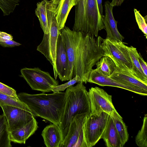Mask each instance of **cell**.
I'll use <instances>...</instances> for the list:
<instances>
[{
  "label": "cell",
  "instance_id": "13",
  "mask_svg": "<svg viewBox=\"0 0 147 147\" xmlns=\"http://www.w3.org/2000/svg\"><path fill=\"white\" fill-rule=\"evenodd\" d=\"M56 65L58 76L62 82L69 80L70 69L66 49L60 33L57 45Z\"/></svg>",
  "mask_w": 147,
  "mask_h": 147
},
{
  "label": "cell",
  "instance_id": "9",
  "mask_svg": "<svg viewBox=\"0 0 147 147\" xmlns=\"http://www.w3.org/2000/svg\"><path fill=\"white\" fill-rule=\"evenodd\" d=\"M86 114L74 116L67 134L59 147H87L84 135L83 126L87 117Z\"/></svg>",
  "mask_w": 147,
  "mask_h": 147
},
{
  "label": "cell",
  "instance_id": "23",
  "mask_svg": "<svg viewBox=\"0 0 147 147\" xmlns=\"http://www.w3.org/2000/svg\"><path fill=\"white\" fill-rule=\"evenodd\" d=\"M96 69L100 73L107 76H109L116 68L114 62L109 57L103 56L97 62Z\"/></svg>",
  "mask_w": 147,
  "mask_h": 147
},
{
  "label": "cell",
  "instance_id": "14",
  "mask_svg": "<svg viewBox=\"0 0 147 147\" xmlns=\"http://www.w3.org/2000/svg\"><path fill=\"white\" fill-rule=\"evenodd\" d=\"M116 65V68L110 78L122 84L147 91V84L134 76L125 65L121 64Z\"/></svg>",
  "mask_w": 147,
  "mask_h": 147
},
{
  "label": "cell",
  "instance_id": "2",
  "mask_svg": "<svg viewBox=\"0 0 147 147\" xmlns=\"http://www.w3.org/2000/svg\"><path fill=\"white\" fill-rule=\"evenodd\" d=\"M17 94L34 117H40L59 125L66 102L65 92L36 94L21 92Z\"/></svg>",
  "mask_w": 147,
  "mask_h": 147
},
{
  "label": "cell",
  "instance_id": "25",
  "mask_svg": "<svg viewBox=\"0 0 147 147\" xmlns=\"http://www.w3.org/2000/svg\"><path fill=\"white\" fill-rule=\"evenodd\" d=\"M135 142L139 147H147V114L145 115L141 129L135 137Z\"/></svg>",
  "mask_w": 147,
  "mask_h": 147
},
{
  "label": "cell",
  "instance_id": "30",
  "mask_svg": "<svg viewBox=\"0 0 147 147\" xmlns=\"http://www.w3.org/2000/svg\"><path fill=\"white\" fill-rule=\"evenodd\" d=\"M80 77L76 76L74 78L70 80L67 82L60 85H58L52 88L51 91L53 93H57L64 91L66 88L71 86H73L77 82H81Z\"/></svg>",
  "mask_w": 147,
  "mask_h": 147
},
{
  "label": "cell",
  "instance_id": "32",
  "mask_svg": "<svg viewBox=\"0 0 147 147\" xmlns=\"http://www.w3.org/2000/svg\"><path fill=\"white\" fill-rule=\"evenodd\" d=\"M0 45L4 47H10L19 46L21 45L20 43L13 40L0 41Z\"/></svg>",
  "mask_w": 147,
  "mask_h": 147
},
{
  "label": "cell",
  "instance_id": "1",
  "mask_svg": "<svg viewBox=\"0 0 147 147\" xmlns=\"http://www.w3.org/2000/svg\"><path fill=\"white\" fill-rule=\"evenodd\" d=\"M60 32L68 59L69 80L78 76L81 82L86 84L93 67L104 56L101 46L103 38L71 30L66 26Z\"/></svg>",
  "mask_w": 147,
  "mask_h": 147
},
{
  "label": "cell",
  "instance_id": "33",
  "mask_svg": "<svg viewBox=\"0 0 147 147\" xmlns=\"http://www.w3.org/2000/svg\"><path fill=\"white\" fill-rule=\"evenodd\" d=\"M138 59L143 71L145 75L147 77V65L146 63L144 61L140 53H138Z\"/></svg>",
  "mask_w": 147,
  "mask_h": 147
},
{
  "label": "cell",
  "instance_id": "22",
  "mask_svg": "<svg viewBox=\"0 0 147 147\" xmlns=\"http://www.w3.org/2000/svg\"><path fill=\"white\" fill-rule=\"evenodd\" d=\"M48 0H43L38 2L35 10V14L39 20L40 26L44 34L49 32L47 12V6Z\"/></svg>",
  "mask_w": 147,
  "mask_h": 147
},
{
  "label": "cell",
  "instance_id": "37",
  "mask_svg": "<svg viewBox=\"0 0 147 147\" xmlns=\"http://www.w3.org/2000/svg\"><path fill=\"white\" fill-rule=\"evenodd\" d=\"M60 0H51L53 5L56 7Z\"/></svg>",
  "mask_w": 147,
  "mask_h": 147
},
{
  "label": "cell",
  "instance_id": "31",
  "mask_svg": "<svg viewBox=\"0 0 147 147\" xmlns=\"http://www.w3.org/2000/svg\"><path fill=\"white\" fill-rule=\"evenodd\" d=\"M0 93L19 100L16 91L12 88L0 82Z\"/></svg>",
  "mask_w": 147,
  "mask_h": 147
},
{
  "label": "cell",
  "instance_id": "7",
  "mask_svg": "<svg viewBox=\"0 0 147 147\" xmlns=\"http://www.w3.org/2000/svg\"><path fill=\"white\" fill-rule=\"evenodd\" d=\"M109 115L102 113L97 115L90 114L86 118L83 126L84 140L87 147H92L101 138Z\"/></svg>",
  "mask_w": 147,
  "mask_h": 147
},
{
  "label": "cell",
  "instance_id": "4",
  "mask_svg": "<svg viewBox=\"0 0 147 147\" xmlns=\"http://www.w3.org/2000/svg\"><path fill=\"white\" fill-rule=\"evenodd\" d=\"M56 7L52 2L48 1L47 12L49 32L44 34L42 42L37 46V50L43 55L52 65L55 79L56 80L57 71L56 65L57 40L60 30L55 16Z\"/></svg>",
  "mask_w": 147,
  "mask_h": 147
},
{
  "label": "cell",
  "instance_id": "20",
  "mask_svg": "<svg viewBox=\"0 0 147 147\" xmlns=\"http://www.w3.org/2000/svg\"><path fill=\"white\" fill-rule=\"evenodd\" d=\"M128 49L132 64L131 72L136 78L147 84V77L145 76L141 67L138 58V53L136 48L131 46L128 47Z\"/></svg>",
  "mask_w": 147,
  "mask_h": 147
},
{
  "label": "cell",
  "instance_id": "35",
  "mask_svg": "<svg viewBox=\"0 0 147 147\" xmlns=\"http://www.w3.org/2000/svg\"><path fill=\"white\" fill-rule=\"evenodd\" d=\"M124 0H112L111 2L110 3V4L113 7L120 6L123 3Z\"/></svg>",
  "mask_w": 147,
  "mask_h": 147
},
{
  "label": "cell",
  "instance_id": "8",
  "mask_svg": "<svg viewBox=\"0 0 147 147\" xmlns=\"http://www.w3.org/2000/svg\"><path fill=\"white\" fill-rule=\"evenodd\" d=\"M101 46L104 56L109 57L114 62L124 64L131 69L132 64L128 47L122 42L106 38L103 39Z\"/></svg>",
  "mask_w": 147,
  "mask_h": 147
},
{
  "label": "cell",
  "instance_id": "3",
  "mask_svg": "<svg viewBox=\"0 0 147 147\" xmlns=\"http://www.w3.org/2000/svg\"><path fill=\"white\" fill-rule=\"evenodd\" d=\"M66 102L64 110L59 125L61 135L62 142L68 132L71 120L74 116L91 113L88 92L82 82L75 86L67 88Z\"/></svg>",
  "mask_w": 147,
  "mask_h": 147
},
{
  "label": "cell",
  "instance_id": "19",
  "mask_svg": "<svg viewBox=\"0 0 147 147\" xmlns=\"http://www.w3.org/2000/svg\"><path fill=\"white\" fill-rule=\"evenodd\" d=\"M101 138L107 147H122L113 121L110 116Z\"/></svg>",
  "mask_w": 147,
  "mask_h": 147
},
{
  "label": "cell",
  "instance_id": "6",
  "mask_svg": "<svg viewBox=\"0 0 147 147\" xmlns=\"http://www.w3.org/2000/svg\"><path fill=\"white\" fill-rule=\"evenodd\" d=\"M21 76L24 78L33 90L43 93L51 91L52 88L59 85V82L48 72L38 67H25L20 70Z\"/></svg>",
  "mask_w": 147,
  "mask_h": 147
},
{
  "label": "cell",
  "instance_id": "29",
  "mask_svg": "<svg viewBox=\"0 0 147 147\" xmlns=\"http://www.w3.org/2000/svg\"><path fill=\"white\" fill-rule=\"evenodd\" d=\"M136 20L139 29L144 34L146 38L147 37V22L144 18L143 17L137 9H134Z\"/></svg>",
  "mask_w": 147,
  "mask_h": 147
},
{
  "label": "cell",
  "instance_id": "21",
  "mask_svg": "<svg viewBox=\"0 0 147 147\" xmlns=\"http://www.w3.org/2000/svg\"><path fill=\"white\" fill-rule=\"evenodd\" d=\"M75 7L74 22L73 30L83 34L85 24V0H79Z\"/></svg>",
  "mask_w": 147,
  "mask_h": 147
},
{
  "label": "cell",
  "instance_id": "15",
  "mask_svg": "<svg viewBox=\"0 0 147 147\" xmlns=\"http://www.w3.org/2000/svg\"><path fill=\"white\" fill-rule=\"evenodd\" d=\"M113 7L109 1L105 2V15L103 16V19L107 34L106 38L122 42L124 38L118 30L117 22L114 18L113 13Z\"/></svg>",
  "mask_w": 147,
  "mask_h": 147
},
{
  "label": "cell",
  "instance_id": "11",
  "mask_svg": "<svg viewBox=\"0 0 147 147\" xmlns=\"http://www.w3.org/2000/svg\"><path fill=\"white\" fill-rule=\"evenodd\" d=\"M5 117L9 133L24 126L34 117L28 111L13 106H0Z\"/></svg>",
  "mask_w": 147,
  "mask_h": 147
},
{
  "label": "cell",
  "instance_id": "26",
  "mask_svg": "<svg viewBox=\"0 0 147 147\" xmlns=\"http://www.w3.org/2000/svg\"><path fill=\"white\" fill-rule=\"evenodd\" d=\"M2 105L9 106L17 107L31 112L26 106L20 101L19 100L0 93V106Z\"/></svg>",
  "mask_w": 147,
  "mask_h": 147
},
{
  "label": "cell",
  "instance_id": "36",
  "mask_svg": "<svg viewBox=\"0 0 147 147\" xmlns=\"http://www.w3.org/2000/svg\"><path fill=\"white\" fill-rule=\"evenodd\" d=\"M102 0H96L99 12L101 16H103V15L102 14L103 8L102 5Z\"/></svg>",
  "mask_w": 147,
  "mask_h": 147
},
{
  "label": "cell",
  "instance_id": "34",
  "mask_svg": "<svg viewBox=\"0 0 147 147\" xmlns=\"http://www.w3.org/2000/svg\"><path fill=\"white\" fill-rule=\"evenodd\" d=\"M12 36L6 32L0 31V41L12 40Z\"/></svg>",
  "mask_w": 147,
  "mask_h": 147
},
{
  "label": "cell",
  "instance_id": "27",
  "mask_svg": "<svg viewBox=\"0 0 147 147\" xmlns=\"http://www.w3.org/2000/svg\"><path fill=\"white\" fill-rule=\"evenodd\" d=\"M111 117L123 147L129 139V135L127 131V127L123 120L119 121Z\"/></svg>",
  "mask_w": 147,
  "mask_h": 147
},
{
  "label": "cell",
  "instance_id": "5",
  "mask_svg": "<svg viewBox=\"0 0 147 147\" xmlns=\"http://www.w3.org/2000/svg\"><path fill=\"white\" fill-rule=\"evenodd\" d=\"M88 92L91 114L99 115L104 112L116 120H123L113 105L111 95L108 94L102 89L97 87H91Z\"/></svg>",
  "mask_w": 147,
  "mask_h": 147
},
{
  "label": "cell",
  "instance_id": "28",
  "mask_svg": "<svg viewBox=\"0 0 147 147\" xmlns=\"http://www.w3.org/2000/svg\"><path fill=\"white\" fill-rule=\"evenodd\" d=\"M20 0H0V9L4 16L8 15L19 5Z\"/></svg>",
  "mask_w": 147,
  "mask_h": 147
},
{
  "label": "cell",
  "instance_id": "24",
  "mask_svg": "<svg viewBox=\"0 0 147 147\" xmlns=\"http://www.w3.org/2000/svg\"><path fill=\"white\" fill-rule=\"evenodd\" d=\"M7 121L3 114L0 115V147H11Z\"/></svg>",
  "mask_w": 147,
  "mask_h": 147
},
{
  "label": "cell",
  "instance_id": "18",
  "mask_svg": "<svg viewBox=\"0 0 147 147\" xmlns=\"http://www.w3.org/2000/svg\"><path fill=\"white\" fill-rule=\"evenodd\" d=\"M79 0H60L55 9V16L61 30L65 26L69 13Z\"/></svg>",
  "mask_w": 147,
  "mask_h": 147
},
{
  "label": "cell",
  "instance_id": "10",
  "mask_svg": "<svg viewBox=\"0 0 147 147\" xmlns=\"http://www.w3.org/2000/svg\"><path fill=\"white\" fill-rule=\"evenodd\" d=\"M85 24L83 34L98 36L99 32L105 29L103 16L100 15L96 0H85Z\"/></svg>",
  "mask_w": 147,
  "mask_h": 147
},
{
  "label": "cell",
  "instance_id": "16",
  "mask_svg": "<svg viewBox=\"0 0 147 147\" xmlns=\"http://www.w3.org/2000/svg\"><path fill=\"white\" fill-rule=\"evenodd\" d=\"M38 122L34 118L23 127L9 133L11 142L19 144H24L37 130Z\"/></svg>",
  "mask_w": 147,
  "mask_h": 147
},
{
  "label": "cell",
  "instance_id": "12",
  "mask_svg": "<svg viewBox=\"0 0 147 147\" xmlns=\"http://www.w3.org/2000/svg\"><path fill=\"white\" fill-rule=\"evenodd\" d=\"M88 82L101 86H111L120 88L139 95L147 96V91L136 87L126 85L100 73L96 69H92L89 76Z\"/></svg>",
  "mask_w": 147,
  "mask_h": 147
},
{
  "label": "cell",
  "instance_id": "17",
  "mask_svg": "<svg viewBox=\"0 0 147 147\" xmlns=\"http://www.w3.org/2000/svg\"><path fill=\"white\" fill-rule=\"evenodd\" d=\"M41 135L46 147H59L62 138L59 125L53 123L47 125L42 131Z\"/></svg>",
  "mask_w": 147,
  "mask_h": 147
}]
</instances>
